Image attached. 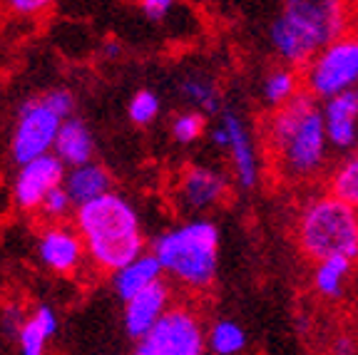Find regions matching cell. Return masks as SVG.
Wrapping results in <instances>:
<instances>
[{
    "mask_svg": "<svg viewBox=\"0 0 358 355\" xmlns=\"http://www.w3.org/2000/svg\"><path fill=\"white\" fill-rule=\"evenodd\" d=\"M324 119L313 97L299 92L259 119L268 187H299L324 164Z\"/></svg>",
    "mask_w": 358,
    "mask_h": 355,
    "instance_id": "6da1fadb",
    "label": "cell"
},
{
    "mask_svg": "<svg viewBox=\"0 0 358 355\" xmlns=\"http://www.w3.org/2000/svg\"><path fill=\"white\" fill-rule=\"evenodd\" d=\"M78 233L92 263L112 273L137 261L145 246L137 214L117 194H105L80 206Z\"/></svg>",
    "mask_w": 358,
    "mask_h": 355,
    "instance_id": "7a4b0ae2",
    "label": "cell"
},
{
    "mask_svg": "<svg viewBox=\"0 0 358 355\" xmlns=\"http://www.w3.org/2000/svg\"><path fill=\"white\" fill-rule=\"evenodd\" d=\"M346 33V3H308L294 0L286 3L284 13L274 25V43L279 52L294 65L303 70L316 52H324L331 43Z\"/></svg>",
    "mask_w": 358,
    "mask_h": 355,
    "instance_id": "3957f363",
    "label": "cell"
},
{
    "mask_svg": "<svg viewBox=\"0 0 358 355\" xmlns=\"http://www.w3.org/2000/svg\"><path fill=\"white\" fill-rule=\"evenodd\" d=\"M294 233L303 259L316 266L331 259L358 261V211L334 196L308 201L299 211Z\"/></svg>",
    "mask_w": 358,
    "mask_h": 355,
    "instance_id": "277c9868",
    "label": "cell"
},
{
    "mask_svg": "<svg viewBox=\"0 0 358 355\" xmlns=\"http://www.w3.org/2000/svg\"><path fill=\"white\" fill-rule=\"evenodd\" d=\"M219 233L212 224L196 222L164 233L155 241V256L189 289H207L217 271Z\"/></svg>",
    "mask_w": 358,
    "mask_h": 355,
    "instance_id": "5b68a950",
    "label": "cell"
},
{
    "mask_svg": "<svg viewBox=\"0 0 358 355\" xmlns=\"http://www.w3.org/2000/svg\"><path fill=\"white\" fill-rule=\"evenodd\" d=\"M299 87L311 97L346 92L348 85L358 80V38L343 35L331 43L324 52L313 57L303 70H296Z\"/></svg>",
    "mask_w": 358,
    "mask_h": 355,
    "instance_id": "8992f818",
    "label": "cell"
},
{
    "mask_svg": "<svg viewBox=\"0 0 358 355\" xmlns=\"http://www.w3.org/2000/svg\"><path fill=\"white\" fill-rule=\"evenodd\" d=\"M204 333L194 311L187 305H172L159 323L137 343L134 355H201Z\"/></svg>",
    "mask_w": 358,
    "mask_h": 355,
    "instance_id": "52a82bcc",
    "label": "cell"
},
{
    "mask_svg": "<svg viewBox=\"0 0 358 355\" xmlns=\"http://www.w3.org/2000/svg\"><path fill=\"white\" fill-rule=\"evenodd\" d=\"M62 127V119L52 115L43 100H30L20 107L15 134H13V159L17 164H30L48 154L50 147H55L57 132Z\"/></svg>",
    "mask_w": 358,
    "mask_h": 355,
    "instance_id": "ba28073f",
    "label": "cell"
},
{
    "mask_svg": "<svg viewBox=\"0 0 358 355\" xmlns=\"http://www.w3.org/2000/svg\"><path fill=\"white\" fill-rule=\"evenodd\" d=\"M62 179H65V164L55 154H45L20 169L13 187V199L25 211L40 209L43 201L55 189H60Z\"/></svg>",
    "mask_w": 358,
    "mask_h": 355,
    "instance_id": "9c48e42d",
    "label": "cell"
},
{
    "mask_svg": "<svg viewBox=\"0 0 358 355\" xmlns=\"http://www.w3.org/2000/svg\"><path fill=\"white\" fill-rule=\"evenodd\" d=\"M38 254L50 271L60 273V276H73L75 271H80L87 251H85V244L78 231H73L70 226H62V224H52L40 233Z\"/></svg>",
    "mask_w": 358,
    "mask_h": 355,
    "instance_id": "30bf717a",
    "label": "cell"
},
{
    "mask_svg": "<svg viewBox=\"0 0 358 355\" xmlns=\"http://www.w3.org/2000/svg\"><path fill=\"white\" fill-rule=\"evenodd\" d=\"M169 311V286L164 281L152 283L150 289L137 294L127 300L124 311V326L132 338H145L152 328L159 323V318Z\"/></svg>",
    "mask_w": 358,
    "mask_h": 355,
    "instance_id": "8fae6325",
    "label": "cell"
},
{
    "mask_svg": "<svg viewBox=\"0 0 358 355\" xmlns=\"http://www.w3.org/2000/svg\"><path fill=\"white\" fill-rule=\"evenodd\" d=\"M179 196L194 209H204V206L222 204L229 196V189H227V182L212 169L189 167L179 179Z\"/></svg>",
    "mask_w": 358,
    "mask_h": 355,
    "instance_id": "7c38bea8",
    "label": "cell"
},
{
    "mask_svg": "<svg viewBox=\"0 0 358 355\" xmlns=\"http://www.w3.org/2000/svg\"><path fill=\"white\" fill-rule=\"evenodd\" d=\"M356 119H358V89L331 97L326 107V134L338 147H351L356 142Z\"/></svg>",
    "mask_w": 358,
    "mask_h": 355,
    "instance_id": "4fadbf2b",
    "label": "cell"
},
{
    "mask_svg": "<svg viewBox=\"0 0 358 355\" xmlns=\"http://www.w3.org/2000/svg\"><path fill=\"white\" fill-rule=\"evenodd\" d=\"M65 191L70 201L80 209L90 201L110 194V174L100 164H85V167H78L67 174Z\"/></svg>",
    "mask_w": 358,
    "mask_h": 355,
    "instance_id": "5bb4252c",
    "label": "cell"
},
{
    "mask_svg": "<svg viewBox=\"0 0 358 355\" xmlns=\"http://www.w3.org/2000/svg\"><path fill=\"white\" fill-rule=\"evenodd\" d=\"M55 157L62 164H73L75 169L90 164L92 157V137L87 127L80 119H67L62 122L60 132L55 139Z\"/></svg>",
    "mask_w": 358,
    "mask_h": 355,
    "instance_id": "9a60e30c",
    "label": "cell"
},
{
    "mask_svg": "<svg viewBox=\"0 0 358 355\" xmlns=\"http://www.w3.org/2000/svg\"><path fill=\"white\" fill-rule=\"evenodd\" d=\"M159 273H162V263L157 261V256H140L137 261L115 273V291L127 303L129 298H134L137 294L150 289L152 283L159 281Z\"/></svg>",
    "mask_w": 358,
    "mask_h": 355,
    "instance_id": "2e32d148",
    "label": "cell"
},
{
    "mask_svg": "<svg viewBox=\"0 0 358 355\" xmlns=\"http://www.w3.org/2000/svg\"><path fill=\"white\" fill-rule=\"evenodd\" d=\"M224 129H227V134H229V145L227 147L231 150V159H234V169H236V174H239V182L244 184V187H252L257 167H254L249 139H246L239 119L231 115H224Z\"/></svg>",
    "mask_w": 358,
    "mask_h": 355,
    "instance_id": "e0dca14e",
    "label": "cell"
},
{
    "mask_svg": "<svg viewBox=\"0 0 358 355\" xmlns=\"http://www.w3.org/2000/svg\"><path fill=\"white\" fill-rule=\"evenodd\" d=\"M326 196L343 201L346 206L358 211V154L341 161L326 179Z\"/></svg>",
    "mask_w": 358,
    "mask_h": 355,
    "instance_id": "ac0fdd59",
    "label": "cell"
},
{
    "mask_svg": "<svg viewBox=\"0 0 358 355\" xmlns=\"http://www.w3.org/2000/svg\"><path fill=\"white\" fill-rule=\"evenodd\" d=\"M351 266L353 261H348V259H331V261L319 263L316 266V291L321 296H329V298L341 296L343 281H346Z\"/></svg>",
    "mask_w": 358,
    "mask_h": 355,
    "instance_id": "d6986e66",
    "label": "cell"
},
{
    "mask_svg": "<svg viewBox=\"0 0 358 355\" xmlns=\"http://www.w3.org/2000/svg\"><path fill=\"white\" fill-rule=\"evenodd\" d=\"M299 92H301V87H299L296 70H279L266 82V97L276 105H284L291 97H296Z\"/></svg>",
    "mask_w": 358,
    "mask_h": 355,
    "instance_id": "ffe728a7",
    "label": "cell"
},
{
    "mask_svg": "<svg viewBox=\"0 0 358 355\" xmlns=\"http://www.w3.org/2000/svg\"><path fill=\"white\" fill-rule=\"evenodd\" d=\"M212 348L219 355H234L244 348V333L234 323H217L212 331Z\"/></svg>",
    "mask_w": 358,
    "mask_h": 355,
    "instance_id": "44dd1931",
    "label": "cell"
},
{
    "mask_svg": "<svg viewBox=\"0 0 358 355\" xmlns=\"http://www.w3.org/2000/svg\"><path fill=\"white\" fill-rule=\"evenodd\" d=\"M17 333H20L22 355H45V340H48V335H45V331L38 326L35 318L22 323Z\"/></svg>",
    "mask_w": 358,
    "mask_h": 355,
    "instance_id": "7402d4cb",
    "label": "cell"
},
{
    "mask_svg": "<svg viewBox=\"0 0 358 355\" xmlns=\"http://www.w3.org/2000/svg\"><path fill=\"white\" fill-rule=\"evenodd\" d=\"M157 110H159V100L152 92H137L129 102V117L134 124H147L155 119Z\"/></svg>",
    "mask_w": 358,
    "mask_h": 355,
    "instance_id": "603a6c76",
    "label": "cell"
},
{
    "mask_svg": "<svg viewBox=\"0 0 358 355\" xmlns=\"http://www.w3.org/2000/svg\"><path fill=\"white\" fill-rule=\"evenodd\" d=\"M201 132H204V115H196V112L177 117L172 124V134L177 142H194Z\"/></svg>",
    "mask_w": 358,
    "mask_h": 355,
    "instance_id": "cb8c5ba5",
    "label": "cell"
},
{
    "mask_svg": "<svg viewBox=\"0 0 358 355\" xmlns=\"http://www.w3.org/2000/svg\"><path fill=\"white\" fill-rule=\"evenodd\" d=\"M70 206H75L73 201H70V196H67L65 189H55L48 199L43 201V206H40V211H43L45 217L50 219V222H55V219H62L70 211Z\"/></svg>",
    "mask_w": 358,
    "mask_h": 355,
    "instance_id": "d4e9b609",
    "label": "cell"
},
{
    "mask_svg": "<svg viewBox=\"0 0 358 355\" xmlns=\"http://www.w3.org/2000/svg\"><path fill=\"white\" fill-rule=\"evenodd\" d=\"M43 105L48 107V110H50L52 115L60 117V119H62V117H67L70 112L75 110L73 94L67 92V89H52V92H48L43 97Z\"/></svg>",
    "mask_w": 358,
    "mask_h": 355,
    "instance_id": "484cf974",
    "label": "cell"
},
{
    "mask_svg": "<svg viewBox=\"0 0 358 355\" xmlns=\"http://www.w3.org/2000/svg\"><path fill=\"white\" fill-rule=\"evenodd\" d=\"M185 92L189 94L192 100L199 102L204 110H209V112L217 110L219 100H217V94H214V89L209 87V85L199 82V80H187V82H185Z\"/></svg>",
    "mask_w": 358,
    "mask_h": 355,
    "instance_id": "4316f807",
    "label": "cell"
},
{
    "mask_svg": "<svg viewBox=\"0 0 358 355\" xmlns=\"http://www.w3.org/2000/svg\"><path fill=\"white\" fill-rule=\"evenodd\" d=\"M33 318L38 321V326L43 328L48 338L57 333V318H55V313H52L50 308H45V305H40L38 311H35V316H33Z\"/></svg>",
    "mask_w": 358,
    "mask_h": 355,
    "instance_id": "83f0119b",
    "label": "cell"
},
{
    "mask_svg": "<svg viewBox=\"0 0 358 355\" xmlns=\"http://www.w3.org/2000/svg\"><path fill=\"white\" fill-rule=\"evenodd\" d=\"M8 8L17 15H25V13H40L45 8H50V3L48 0H13V3H8Z\"/></svg>",
    "mask_w": 358,
    "mask_h": 355,
    "instance_id": "f1b7e54d",
    "label": "cell"
},
{
    "mask_svg": "<svg viewBox=\"0 0 358 355\" xmlns=\"http://www.w3.org/2000/svg\"><path fill=\"white\" fill-rule=\"evenodd\" d=\"M169 0H145V3H140V8L145 10L147 17H152V20H159V17H164V13L169 10Z\"/></svg>",
    "mask_w": 358,
    "mask_h": 355,
    "instance_id": "f546056e",
    "label": "cell"
}]
</instances>
